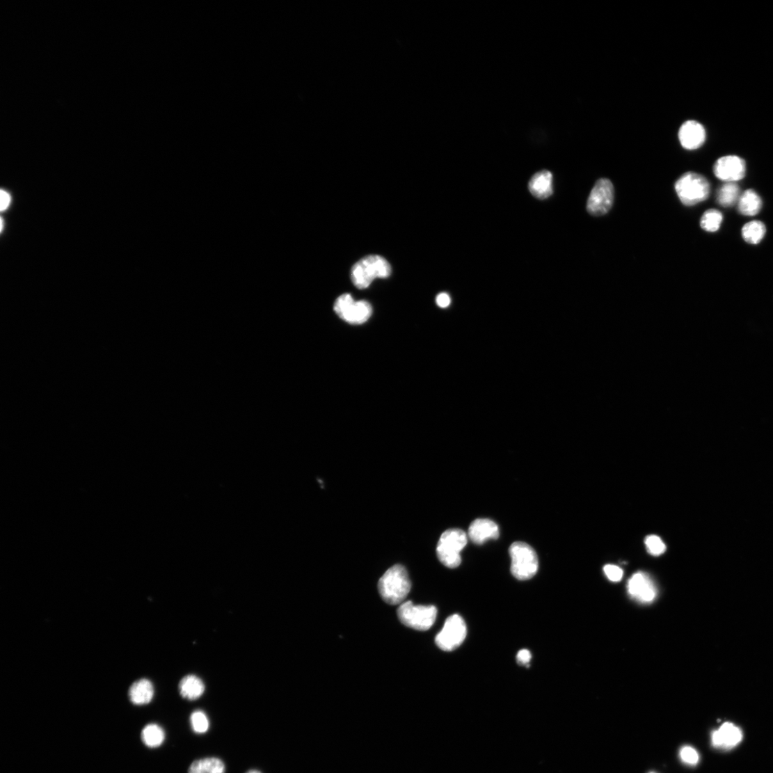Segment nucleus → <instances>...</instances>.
I'll list each match as a JSON object with an SVG mask.
<instances>
[{
    "label": "nucleus",
    "mask_w": 773,
    "mask_h": 773,
    "mask_svg": "<svg viewBox=\"0 0 773 773\" xmlns=\"http://www.w3.org/2000/svg\"><path fill=\"white\" fill-rule=\"evenodd\" d=\"M0 230H1V232H3V218H1V228H0Z\"/></svg>",
    "instance_id": "473e14b6"
},
{
    "label": "nucleus",
    "mask_w": 773,
    "mask_h": 773,
    "mask_svg": "<svg viewBox=\"0 0 773 773\" xmlns=\"http://www.w3.org/2000/svg\"><path fill=\"white\" fill-rule=\"evenodd\" d=\"M680 757L683 762L691 765H695L699 761V754L694 749L693 747L686 746L683 748L680 751Z\"/></svg>",
    "instance_id": "bb28decb"
},
{
    "label": "nucleus",
    "mask_w": 773,
    "mask_h": 773,
    "mask_svg": "<svg viewBox=\"0 0 773 773\" xmlns=\"http://www.w3.org/2000/svg\"><path fill=\"white\" fill-rule=\"evenodd\" d=\"M678 138L684 148L692 151L700 148L705 143L706 131L701 122L687 120L679 129Z\"/></svg>",
    "instance_id": "9d476101"
},
{
    "label": "nucleus",
    "mask_w": 773,
    "mask_h": 773,
    "mask_svg": "<svg viewBox=\"0 0 773 773\" xmlns=\"http://www.w3.org/2000/svg\"><path fill=\"white\" fill-rule=\"evenodd\" d=\"M141 736L144 744L151 748L161 746L166 738L163 728L157 724H150L145 726L142 731Z\"/></svg>",
    "instance_id": "4be33fe9"
},
{
    "label": "nucleus",
    "mask_w": 773,
    "mask_h": 773,
    "mask_svg": "<svg viewBox=\"0 0 773 773\" xmlns=\"http://www.w3.org/2000/svg\"><path fill=\"white\" fill-rule=\"evenodd\" d=\"M614 198L612 183L607 179H601L595 184L587 201L588 212L596 216H603L611 209Z\"/></svg>",
    "instance_id": "6e6552de"
},
{
    "label": "nucleus",
    "mask_w": 773,
    "mask_h": 773,
    "mask_svg": "<svg viewBox=\"0 0 773 773\" xmlns=\"http://www.w3.org/2000/svg\"><path fill=\"white\" fill-rule=\"evenodd\" d=\"M676 191L680 202L685 206L691 207L707 200L710 185L701 174L687 172L676 183Z\"/></svg>",
    "instance_id": "7ed1b4c3"
},
{
    "label": "nucleus",
    "mask_w": 773,
    "mask_h": 773,
    "mask_svg": "<svg viewBox=\"0 0 773 773\" xmlns=\"http://www.w3.org/2000/svg\"><path fill=\"white\" fill-rule=\"evenodd\" d=\"M468 536L473 543L483 544L489 539H496L500 536V528L490 519L479 518L471 523Z\"/></svg>",
    "instance_id": "f8f14e48"
},
{
    "label": "nucleus",
    "mask_w": 773,
    "mask_h": 773,
    "mask_svg": "<svg viewBox=\"0 0 773 773\" xmlns=\"http://www.w3.org/2000/svg\"><path fill=\"white\" fill-rule=\"evenodd\" d=\"M511 557V573L515 578L525 581L536 575L539 568V560L534 548L523 542H515L510 548Z\"/></svg>",
    "instance_id": "20e7f679"
},
{
    "label": "nucleus",
    "mask_w": 773,
    "mask_h": 773,
    "mask_svg": "<svg viewBox=\"0 0 773 773\" xmlns=\"http://www.w3.org/2000/svg\"><path fill=\"white\" fill-rule=\"evenodd\" d=\"M604 571L608 579L612 582H619L623 577V570L616 566L608 564L605 566Z\"/></svg>",
    "instance_id": "cd10ccee"
},
{
    "label": "nucleus",
    "mask_w": 773,
    "mask_h": 773,
    "mask_svg": "<svg viewBox=\"0 0 773 773\" xmlns=\"http://www.w3.org/2000/svg\"><path fill=\"white\" fill-rule=\"evenodd\" d=\"M356 301L350 294H344L337 298L334 305V310L341 318L351 308Z\"/></svg>",
    "instance_id": "a878e982"
},
{
    "label": "nucleus",
    "mask_w": 773,
    "mask_h": 773,
    "mask_svg": "<svg viewBox=\"0 0 773 773\" xmlns=\"http://www.w3.org/2000/svg\"><path fill=\"white\" fill-rule=\"evenodd\" d=\"M723 220L722 213L716 209H710L704 213L701 219V226L706 232H715L719 230Z\"/></svg>",
    "instance_id": "5701e85b"
},
{
    "label": "nucleus",
    "mask_w": 773,
    "mask_h": 773,
    "mask_svg": "<svg viewBox=\"0 0 773 773\" xmlns=\"http://www.w3.org/2000/svg\"><path fill=\"white\" fill-rule=\"evenodd\" d=\"M628 591L630 595L641 603H651L657 595L653 581L644 573H637L630 580Z\"/></svg>",
    "instance_id": "9b49d317"
},
{
    "label": "nucleus",
    "mask_w": 773,
    "mask_h": 773,
    "mask_svg": "<svg viewBox=\"0 0 773 773\" xmlns=\"http://www.w3.org/2000/svg\"><path fill=\"white\" fill-rule=\"evenodd\" d=\"M529 189L541 200L551 196L554 192L552 173L545 170L536 173L529 183Z\"/></svg>",
    "instance_id": "4468645a"
},
{
    "label": "nucleus",
    "mask_w": 773,
    "mask_h": 773,
    "mask_svg": "<svg viewBox=\"0 0 773 773\" xmlns=\"http://www.w3.org/2000/svg\"><path fill=\"white\" fill-rule=\"evenodd\" d=\"M715 177L726 183H735L745 176L744 161L737 156H726L719 159L713 168Z\"/></svg>",
    "instance_id": "1a4fd4ad"
},
{
    "label": "nucleus",
    "mask_w": 773,
    "mask_h": 773,
    "mask_svg": "<svg viewBox=\"0 0 773 773\" xmlns=\"http://www.w3.org/2000/svg\"><path fill=\"white\" fill-rule=\"evenodd\" d=\"M466 635L464 620L461 616L454 614L446 619L443 628L436 636V643L440 650L452 652L463 644Z\"/></svg>",
    "instance_id": "0eeeda50"
},
{
    "label": "nucleus",
    "mask_w": 773,
    "mask_h": 773,
    "mask_svg": "<svg viewBox=\"0 0 773 773\" xmlns=\"http://www.w3.org/2000/svg\"><path fill=\"white\" fill-rule=\"evenodd\" d=\"M154 696L153 684L148 680L142 679L134 683L130 688L131 701L138 706L151 703Z\"/></svg>",
    "instance_id": "2eb2a0df"
},
{
    "label": "nucleus",
    "mask_w": 773,
    "mask_h": 773,
    "mask_svg": "<svg viewBox=\"0 0 773 773\" xmlns=\"http://www.w3.org/2000/svg\"><path fill=\"white\" fill-rule=\"evenodd\" d=\"M181 695L189 701H195L201 697L205 691V685L200 678L195 676L184 678L180 684Z\"/></svg>",
    "instance_id": "a211bd4d"
},
{
    "label": "nucleus",
    "mask_w": 773,
    "mask_h": 773,
    "mask_svg": "<svg viewBox=\"0 0 773 773\" xmlns=\"http://www.w3.org/2000/svg\"><path fill=\"white\" fill-rule=\"evenodd\" d=\"M765 233V224L759 221L747 223L742 229V235L744 240L751 244H759L764 238Z\"/></svg>",
    "instance_id": "412c9836"
},
{
    "label": "nucleus",
    "mask_w": 773,
    "mask_h": 773,
    "mask_svg": "<svg viewBox=\"0 0 773 773\" xmlns=\"http://www.w3.org/2000/svg\"><path fill=\"white\" fill-rule=\"evenodd\" d=\"M762 205L759 195L755 191L748 189L739 198L738 211L744 216H754L760 212Z\"/></svg>",
    "instance_id": "dca6fc26"
},
{
    "label": "nucleus",
    "mask_w": 773,
    "mask_h": 773,
    "mask_svg": "<svg viewBox=\"0 0 773 773\" xmlns=\"http://www.w3.org/2000/svg\"><path fill=\"white\" fill-rule=\"evenodd\" d=\"M411 589V582L406 568L400 564L390 568L378 582L383 600L390 605L404 602Z\"/></svg>",
    "instance_id": "f257e3e1"
},
{
    "label": "nucleus",
    "mask_w": 773,
    "mask_h": 773,
    "mask_svg": "<svg viewBox=\"0 0 773 773\" xmlns=\"http://www.w3.org/2000/svg\"><path fill=\"white\" fill-rule=\"evenodd\" d=\"M437 614L434 606L415 605L411 601L402 604L397 610L398 618L403 624L418 631L431 629L436 620Z\"/></svg>",
    "instance_id": "423d86ee"
},
{
    "label": "nucleus",
    "mask_w": 773,
    "mask_h": 773,
    "mask_svg": "<svg viewBox=\"0 0 773 773\" xmlns=\"http://www.w3.org/2000/svg\"><path fill=\"white\" fill-rule=\"evenodd\" d=\"M391 271L390 264L385 258L379 255H369L354 264L351 279L357 288L364 289L376 279L389 278Z\"/></svg>",
    "instance_id": "f03ea898"
},
{
    "label": "nucleus",
    "mask_w": 773,
    "mask_h": 773,
    "mask_svg": "<svg viewBox=\"0 0 773 773\" xmlns=\"http://www.w3.org/2000/svg\"><path fill=\"white\" fill-rule=\"evenodd\" d=\"M0 196H1V206H0V209L3 212L9 207L11 202V197L10 195L4 190H1Z\"/></svg>",
    "instance_id": "7c9ffc66"
},
{
    "label": "nucleus",
    "mask_w": 773,
    "mask_h": 773,
    "mask_svg": "<svg viewBox=\"0 0 773 773\" xmlns=\"http://www.w3.org/2000/svg\"><path fill=\"white\" fill-rule=\"evenodd\" d=\"M372 313V306L367 301H357L351 306L342 317V320L351 325H362L366 322Z\"/></svg>",
    "instance_id": "f3484780"
},
{
    "label": "nucleus",
    "mask_w": 773,
    "mask_h": 773,
    "mask_svg": "<svg viewBox=\"0 0 773 773\" xmlns=\"http://www.w3.org/2000/svg\"><path fill=\"white\" fill-rule=\"evenodd\" d=\"M740 190L735 183H726L717 193V202L723 207H731L739 201Z\"/></svg>",
    "instance_id": "aec40b11"
},
{
    "label": "nucleus",
    "mask_w": 773,
    "mask_h": 773,
    "mask_svg": "<svg viewBox=\"0 0 773 773\" xmlns=\"http://www.w3.org/2000/svg\"><path fill=\"white\" fill-rule=\"evenodd\" d=\"M246 773H262V772H261L260 771H259V770H249V771H248V772H246Z\"/></svg>",
    "instance_id": "2f4dec72"
},
{
    "label": "nucleus",
    "mask_w": 773,
    "mask_h": 773,
    "mask_svg": "<svg viewBox=\"0 0 773 773\" xmlns=\"http://www.w3.org/2000/svg\"><path fill=\"white\" fill-rule=\"evenodd\" d=\"M468 542L467 534L459 529L445 531L437 545V555L446 567L456 568L461 563V552Z\"/></svg>",
    "instance_id": "39448f33"
},
{
    "label": "nucleus",
    "mask_w": 773,
    "mask_h": 773,
    "mask_svg": "<svg viewBox=\"0 0 773 773\" xmlns=\"http://www.w3.org/2000/svg\"><path fill=\"white\" fill-rule=\"evenodd\" d=\"M451 303V297L446 293H440L436 297V303L441 308H447Z\"/></svg>",
    "instance_id": "c756f323"
},
{
    "label": "nucleus",
    "mask_w": 773,
    "mask_h": 773,
    "mask_svg": "<svg viewBox=\"0 0 773 773\" xmlns=\"http://www.w3.org/2000/svg\"><path fill=\"white\" fill-rule=\"evenodd\" d=\"M190 721L192 730L197 734H205L209 729V718L202 710L194 711L191 715Z\"/></svg>",
    "instance_id": "b1692460"
},
{
    "label": "nucleus",
    "mask_w": 773,
    "mask_h": 773,
    "mask_svg": "<svg viewBox=\"0 0 773 773\" xmlns=\"http://www.w3.org/2000/svg\"><path fill=\"white\" fill-rule=\"evenodd\" d=\"M742 739V731L731 722L724 723L712 735L713 745L716 747L723 748V749H731V748L739 744Z\"/></svg>",
    "instance_id": "ddd939ff"
},
{
    "label": "nucleus",
    "mask_w": 773,
    "mask_h": 773,
    "mask_svg": "<svg viewBox=\"0 0 773 773\" xmlns=\"http://www.w3.org/2000/svg\"><path fill=\"white\" fill-rule=\"evenodd\" d=\"M224 763L217 758H207L195 760L189 769V773H225Z\"/></svg>",
    "instance_id": "6ab92c4d"
},
{
    "label": "nucleus",
    "mask_w": 773,
    "mask_h": 773,
    "mask_svg": "<svg viewBox=\"0 0 773 773\" xmlns=\"http://www.w3.org/2000/svg\"><path fill=\"white\" fill-rule=\"evenodd\" d=\"M516 658L519 664L529 667L532 660V654L528 650H521L518 652Z\"/></svg>",
    "instance_id": "c85d7f7f"
},
{
    "label": "nucleus",
    "mask_w": 773,
    "mask_h": 773,
    "mask_svg": "<svg viewBox=\"0 0 773 773\" xmlns=\"http://www.w3.org/2000/svg\"><path fill=\"white\" fill-rule=\"evenodd\" d=\"M645 544L648 552L653 556H660L666 551L665 543L656 535L647 536L645 539Z\"/></svg>",
    "instance_id": "393cba45"
}]
</instances>
